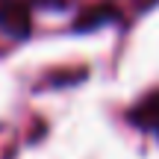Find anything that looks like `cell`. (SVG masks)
<instances>
[{
  "mask_svg": "<svg viewBox=\"0 0 159 159\" xmlns=\"http://www.w3.org/2000/svg\"><path fill=\"white\" fill-rule=\"evenodd\" d=\"M133 121H136L139 127H144V130H150V133L159 136V91L150 94V97H144V100L133 109Z\"/></svg>",
  "mask_w": 159,
  "mask_h": 159,
  "instance_id": "1",
  "label": "cell"
}]
</instances>
